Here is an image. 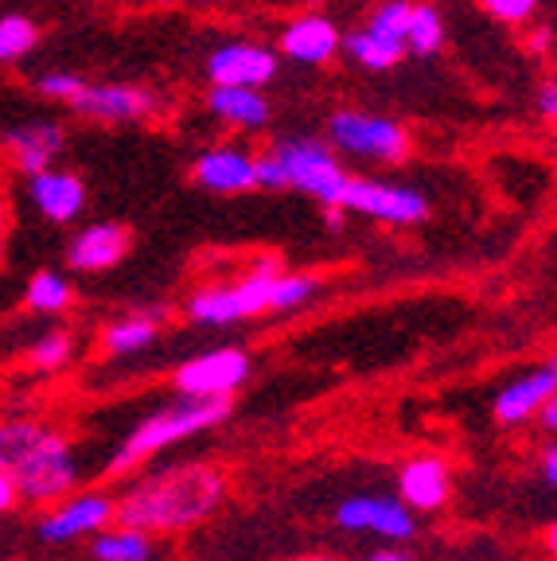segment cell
I'll return each instance as SVG.
<instances>
[{
  "label": "cell",
  "mask_w": 557,
  "mask_h": 561,
  "mask_svg": "<svg viewBox=\"0 0 557 561\" xmlns=\"http://www.w3.org/2000/svg\"><path fill=\"white\" fill-rule=\"evenodd\" d=\"M227 500V472L211 460H180L145 472L114 500V523L140 535H180L207 523Z\"/></svg>",
  "instance_id": "6da1fadb"
},
{
  "label": "cell",
  "mask_w": 557,
  "mask_h": 561,
  "mask_svg": "<svg viewBox=\"0 0 557 561\" xmlns=\"http://www.w3.org/2000/svg\"><path fill=\"white\" fill-rule=\"evenodd\" d=\"M0 468H9L20 503L35 507L75 495L82 480L67 433L35 417H0Z\"/></svg>",
  "instance_id": "7a4b0ae2"
},
{
  "label": "cell",
  "mask_w": 557,
  "mask_h": 561,
  "mask_svg": "<svg viewBox=\"0 0 557 561\" xmlns=\"http://www.w3.org/2000/svg\"><path fill=\"white\" fill-rule=\"evenodd\" d=\"M235 413V398H180V402H168L160 410H152L148 417H140L129 430V437L117 445V453L105 460L102 472L110 480L117 476H129L137 468H145L152 456L168 453L172 445H183V440L200 437V433H211L215 425Z\"/></svg>",
  "instance_id": "3957f363"
},
{
  "label": "cell",
  "mask_w": 557,
  "mask_h": 561,
  "mask_svg": "<svg viewBox=\"0 0 557 561\" xmlns=\"http://www.w3.org/2000/svg\"><path fill=\"white\" fill-rule=\"evenodd\" d=\"M285 265L277 257H258L235 285H207L187 297V320L200 328H230L270 312L273 280Z\"/></svg>",
  "instance_id": "277c9868"
},
{
  "label": "cell",
  "mask_w": 557,
  "mask_h": 561,
  "mask_svg": "<svg viewBox=\"0 0 557 561\" xmlns=\"http://www.w3.org/2000/svg\"><path fill=\"white\" fill-rule=\"evenodd\" d=\"M328 149L336 157L363 160V164H401L410 157L413 140L406 125L371 110H336L328 117Z\"/></svg>",
  "instance_id": "5b68a950"
},
{
  "label": "cell",
  "mask_w": 557,
  "mask_h": 561,
  "mask_svg": "<svg viewBox=\"0 0 557 561\" xmlns=\"http://www.w3.org/2000/svg\"><path fill=\"white\" fill-rule=\"evenodd\" d=\"M270 152L281 160L288 180V192H300L316 199L320 207L340 210L343 187H348V168L340 157L328 149V140L320 137H281L270 145Z\"/></svg>",
  "instance_id": "8992f818"
},
{
  "label": "cell",
  "mask_w": 557,
  "mask_h": 561,
  "mask_svg": "<svg viewBox=\"0 0 557 561\" xmlns=\"http://www.w3.org/2000/svg\"><path fill=\"white\" fill-rule=\"evenodd\" d=\"M340 210L386 222V227H421L433 215V203L410 184H394L383 175H348Z\"/></svg>",
  "instance_id": "52a82bcc"
},
{
  "label": "cell",
  "mask_w": 557,
  "mask_h": 561,
  "mask_svg": "<svg viewBox=\"0 0 557 561\" xmlns=\"http://www.w3.org/2000/svg\"><path fill=\"white\" fill-rule=\"evenodd\" d=\"M253 375V359L242 347H215L180 363L172 386L180 398H235Z\"/></svg>",
  "instance_id": "ba28073f"
},
{
  "label": "cell",
  "mask_w": 557,
  "mask_h": 561,
  "mask_svg": "<svg viewBox=\"0 0 557 561\" xmlns=\"http://www.w3.org/2000/svg\"><path fill=\"white\" fill-rule=\"evenodd\" d=\"M105 526H114V495L105 491H79L67 500L52 503L35 523V535L47 546H70L79 538L102 535Z\"/></svg>",
  "instance_id": "9c48e42d"
},
{
  "label": "cell",
  "mask_w": 557,
  "mask_h": 561,
  "mask_svg": "<svg viewBox=\"0 0 557 561\" xmlns=\"http://www.w3.org/2000/svg\"><path fill=\"white\" fill-rule=\"evenodd\" d=\"M70 110L98 125H137L157 117L160 98L137 82H87Z\"/></svg>",
  "instance_id": "30bf717a"
},
{
  "label": "cell",
  "mask_w": 557,
  "mask_h": 561,
  "mask_svg": "<svg viewBox=\"0 0 557 561\" xmlns=\"http://www.w3.org/2000/svg\"><path fill=\"white\" fill-rule=\"evenodd\" d=\"M336 526L355 535H375L383 542H410L418 535L413 511L398 495H351L336 507Z\"/></svg>",
  "instance_id": "8fae6325"
},
{
  "label": "cell",
  "mask_w": 557,
  "mask_h": 561,
  "mask_svg": "<svg viewBox=\"0 0 557 561\" xmlns=\"http://www.w3.org/2000/svg\"><path fill=\"white\" fill-rule=\"evenodd\" d=\"M281 70V55L265 44H223L207 55V79L211 87H242L265 90Z\"/></svg>",
  "instance_id": "7c38bea8"
},
{
  "label": "cell",
  "mask_w": 557,
  "mask_h": 561,
  "mask_svg": "<svg viewBox=\"0 0 557 561\" xmlns=\"http://www.w3.org/2000/svg\"><path fill=\"white\" fill-rule=\"evenodd\" d=\"M0 149L9 152L20 175H35L52 168L55 157L67 149V129L52 117H32L0 133Z\"/></svg>",
  "instance_id": "4fadbf2b"
},
{
  "label": "cell",
  "mask_w": 557,
  "mask_h": 561,
  "mask_svg": "<svg viewBox=\"0 0 557 561\" xmlns=\"http://www.w3.org/2000/svg\"><path fill=\"white\" fill-rule=\"evenodd\" d=\"M192 180L211 195H246L258 192L253 180V152L242 145H211L195 157Z\"/></svg>",
  "instance_id": "5bb4252c"
},
{
  "label": "cell",
  "mask_w": 557,
  "mask_h": 561,
  "mask_svg": "<svg viewBox=\"0 0 557 561\" xmlns=\"http://www.w3.org/2000/svg\"><path fill=\"white\" fill-rule=\"evenodd\" d=\"M554 394H557V363H542V367L526 370V375L499 386L496 402H491V413H496L499 425L514 430V425H526V421L538 417V410Z\"/></svg>",
  "instance_id": "9a60e30c"
},
{
  "label": "cell",
  "mask_w": 557,
  "mask_h": 561,
  "mask_svg": "<svg viewBox=\"0 0 557 561\" xmlns=\"http://www.w3.org/2000/svg\"><path fill=\"white\" fill-rule=\"evenodd\" d=\"M398 500L418 515V511H441L453 500V468L444 456L421 453L410 456L398 468Z\"/></svg>",
  "instance_id": "2e32d148"
},
{
  "label": "cell",
  "mask_w": 557,
  "mask_h": 561,
  "mask_svg": "<svg viewBox=\"0 0 557 561\" xmlns=\"http://www.w3.org/2000/svg\"><path fill=\"white\" fill-rule=\"evenodd\" d=\"M27 195H32V207L47 222H55V227H70L87 210V184H82V175L55 164L27 175Z\"/></svg>",
  "instance_id": "e0dca14e"
},
{
  "label": "cell",
  "mask_w": 557,
  "mask_h": 561,
  "mask_svg": "<svg viewBox=\"0 0 557 561\" xmlns=\"http://www.w3.org/2000/svg\"><path fill=\"white\" fill-rule=\"evenodd\" d=\"M343 32L331 16L320 12H308V16H296L281 32V55L288 62H300V67H328L336 55H340Z\"/></svg>",
  "instance_id": "ac0fdd59"
},
{
  "label": "cell",
  "mask_w": 557,
  "mask_h": 561,
  "mask_svg": "<svg viewBox=\"0 0 557 561\" xmlns=\"http://www.w3.org/2000/svg\"><path fill=\"white\" fill-rule=\"evenodd\" d=\"M129 227L122 222H90L67 245V265L79 273H105L129 254Z\"/></svg>",
  "instance_id": "d6986e66"
},
{
  "label": "cell",
  "mask_w": 557,
  "mask_h": 561,
  "mask_svg": "<svg viewBox=\"0 0 557 561\" xmlns=\"http://www.w3.org/2000/svg\"><path fill=\"white\" fill-rule=\"evenodd\" d=\"M207 110L230 129L242 133H262L273 117V105L262 90H242V87H211Z\"/></svg>",
  "instance_id": "ffe728a7"
},
{
  "label": "cell",
  "mask_w": 557,
  "mask_h": 561,
  "mask_svg": "<svg viewBox=\"0 0 557 561\" xmlns=\"http://www.w3.org/2000/svg\"><path fill=\"white\" fill-rule=\"evenodd\" d=\"M160 320H164V312L122 316V320H114V324L102 328V351L105 355H114V359L140 355V351H148L160 340Z\"/></svg>",
  "instance_id": "44dd1931"
},
{
  "label": "cell",
  "mask_w": 557,
  "mask_h": 561,
  "mask_svg": "<svg viewBox=\"0 0 557 561\" xmlns=\"http://www.w3.org/2000/svg\"><path fill=\"white\" fill-rule=\"evenodd\" d=\"M340 51L348 55V59H355L363 70H394L406 55H410L401 39L378 35V32H371V27H359V32L343 35Z\"/></svg>",
  "instance_id": "7402d4cb"
},
{
  "label": "cell",
  "mask_w": 557,
  "mask_h": 561,
  "mask_svg": "<svg viewBox=\"0 0 557 561\" xmlns=\"http://www.w3.org/2000/svg\"><path fill=\"white\" fill-rule=\"evenodd\" d=\"M94 561H152V535H140L129 526H105L102 535L90 538Z\"/></svg>",
  "instance_id": "603a6c76"
},
{
  "label": "cell",
  "mask_w": 557,
  "mask_h": 561,
  "mask_svg": "<svg viewBox=\"0 0 557 561\" xmlns=\"http://www.w3.org/2000/svg\"><path fill=\"white\" fill-rule=\"evenodd\" d=\"M24 305L35 316H62L75 305V285L67 280V273L59 270H39L24 289Z\"/></svg>",
  "instance_id": "cb8c5ba5"
},
{
  "label": "cell",
  "mask_w": 557,
  "mask_h": 561,
  "mask_svg": "<svg viewBox=\"0 0 557 561\" xmlns=\"http://www.w3.org/2000/svg\"><path fill=\"white\" fill-rule=\"evenodd\" d=\"M39 47V24L24 12H4L0 16V67L20 62Z\"/></svg>",
  "instance_id": "d4e9b609"
},
{
  "label": "cell",
  "mask_w": 557,
  "mask_h": 561,
  "mask_svg": "<svg viewBox=\"0 0 557 561\" xmlns=\"http://www.w3.org/2000/svg\"><path fill=\"white\" fill-rule=\"evenodd\" d=\"M444 47V16L433 4H413L410 27H406V51L436 55Z\"/></svg>",
  "instance_id": "484cf974"
},
{
  "label": "cell",
  "mask_w": 557,
  "mask_h": 561,
  "mask_svg": "<svg viewBox=\"0 0 557 561\" xmlns=\"http://www.w3.org/2000/svg\"><path fill=\"white\" fill-rule=\"evenodd\" d=\"M316 289H320V277H312V273L281 270L270 293V312H296L316 297Z\"/></svg>",
  "instance_id": "4316f807"
},
{
  "label": "cell",
  "mask_w": 557,
  "mask_h": 561,
  "mask_svg": "<svg viewBox=\"0 0 557 561\" xmlns=\"http://www.w3.org/2000/svg\"><path fill=\"white\" fill-rule=\"evenodd\" d=\"M70 355H75V335L70 332H47L27 347V363H32L35 370H47V375L67 367Z\"/></svg>",
  "instance_id": "83f0119b"
},
{
  "label": "cell",
  "mask_w": 557,
  "mask_h": 561,
  "mask_svg": "<svg viewBox=\"0 0 557 561\" xmlns=\"http://www.w3.org/2000/svg\"><path fill=\"white\" fill-rule=\"evenodd\" d=\"M410 12H413V0H383L375 12H371V20H366V27L378 35H390V39H401L406 44V27H410Z\"/></svg>",
  "instance_id": "f1b7e54d"
},
{
  "label": "cell",
  "mask_w": 557,
  "mask_h": 561,
  "mask_svg": "<svg viewBox=\"0 0 557 561\" xmlns=\"http://www.w3.org/2000/svg\"><path fill=\"white\" fill-rule=\"evenodd\" d=\"M35 90H39V98H47V102L75 105V98L87 90V79H82V75H70V70H44V75L35 79Z\"/></svg>",
  "instance_id": "f546056e"
},
{
  "label": "cell",
  "mask_w": 557,
  "mask_h": 561,
  "mask_svg": "<svg viewBox=\"0 0 557 561\" xmlns=\"http://www.w3.org/2000/svg\"><path fill=\"white\" fill-rule=\"evenodd\" d=\"M476 4L488 12L491 20H499V24H507V27L531 24L542 9V0H476Z\"/></svg>",
  "instance_id": "4dcf8cb0"
},
{
  "label": "cell",
  "mask_w": 557,
  "mask_h": 561,
  "mask_svg": "<svg viewBox=\"0 0 557 561\" xmlns=\"http://www.w3.org/2000/svg\"><path fill=\"white\" fill-rule=\"evenodd\" d=\"M253 180H258L262 192H288L285 168H281V160L273 157L270 149H265L262 157H253Z\"/></svg>",
  "instance_id": "1f68e13d"
},
{
  "label": "cell",
  "mask_w": 557,
  "mask_h": 561,
  "mask_svg": "<svg viewBox=\"0 0 557 561\" xmlns=\"http://www.w3.org/2000/svg\"><path fill=\"white\" fill-rule=\"evenodd\" d=\"M538 114H542V122H549V125L557 122V82L554 79H546L538 87Z\"/></svg>",
  "instance_id": "d6a6232c"
},
{
  "label": "cell",
  "mask_w": 557,
  "mask_h": 561,
  "mask_svg": "<svg viewBox=\"0 0 557 561\" xmlns=\"http://www.w3.org/2000/svg\"><path fill=\"white\" fill-rule=\"evenodd\" d=\"M20 503V495H16V483H12V476H9V468H0V515H9L12 507Z\"/></svg>",
  "instance_id": "836d02e7"
},
{
  "label": "cell",
  "mask_w": 557,
  "mask_h": 561,
  "mask_svg": "<svg viewBox=\"0 0 557 561\" xmlns=\"http://www.w3.org/2000/svg\"><path fill=\"white\" fill-rule=\"evenodd\" d=\"M542 480H546V488H554V483H557V448H554V440L542 448Z\"/></svg>",
  "instance_id": "e575fe53"
},
{
  "label": "cell",
  "mask_w": 557,
  "mask_h": 561,
  "mask_svg": "<svg viewBox=\"0 0 557 561\" xmlns=\"http://www.w3.org/2000/svg\"><path fill=\"white\" fill-rule=\"evenodd\" d=\"M363 561H413V558L401 550V546H378V550H371Z\"/></svg>",
  "instance_id": "d590c367"
},
{
  "label": "cell",
  "mask_w": 557,
  "mask_h": 561,
  "mask_svg": "<svg viewBox=\"0 0 557 561\" xmlns=\"http://www.w3.org/2000/svg\"><path fill=\"white\" fill-rule=\"evenodd\" d=\"M538 417H542V433H546V437H554V430H557V394L549 398L546 405H542Z\"/></svg>",
  "instance_id": "8d00e7d4"
},
{
  "label": "cell",
  "mask_w": 557,
  "mask_h": 561,
  "mask_svg": "<svg viewBox=\"0 0 557 561\" xmlns=\"http://www.w3.org/2000/svg\"><path fill=\"white\" fill-rule=\"evenodd\" d=\"M531 47H534V51L546 55L549 47H554V27H538V32L531 35Z\"/></svg>",
  "instance_id": "74e56055"
},
{
  "label": "cell",
  "mask_w": 557,
  "mask_h": 561,
  "mask_svg": "<svg viewBox=\"0 0 557 561\" xmlns=\"http://www.w3.org/2000/svg\"><path fill=\"white\" fill-rule=\"evenodd\" d=\"M4 242H9V227H4V210H0V257H4Z\"/></svg>",
  "instance_id": "f35d334b"
},
{
  "label": "cell",
  "mask_w": 557,
  "mask_h": 561,
  "mask_svg": "<svg viewBox=\"0 0 557 561\" xmlns=\"http://www.w3.org/2000/svg\"><path fill=\"white\" fill-rule=\"evenodd\" d=\"M200 9H223V4H230V0H195Z\"/></svg>",
  "instance_id": "ab89813d"
},
{
  "label": "cell",
  "mask_w": 557,
  "mask_h": 561,
  "mask_svg": "<svg viewBox=\"0 0 557 561\" xmlns=\"http://www.w3.org/2000/svg\"><path fill=\"white\" fill-rule=\"evenodd\" d=\"M296 561H336V558H328V553H308V558H296Z\"/></svg>",
  "instance_id": "60d3db41"
},
{
  "label": "cell",
  "mask_w": 557,
  "mask_h": 561,
  "mask_svg": "<svg viewBox=\"0 0 557 561\" xmlns=\"http://www.w3.org/2000/svg\"><path fill=\"white\" fill-rule=\"evenodd\" d=\"M145 4H157V9H164V4H175V0H145Z\"/></svg>",
  "instance_id": "b9f144b4"
}]
</instances>
